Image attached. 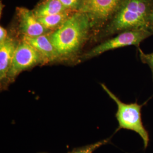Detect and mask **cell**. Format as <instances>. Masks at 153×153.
<instances>
[{
	"label": "cell",
	"instance_id": "cell-1",
	"mask_svg": "<svg viewBox=\"0 0 153 153\" xmlns=\"http://www.w3.org/2000/svg\"><path fill=\"white\" fill-rule=\"evenodd\" d=\"M48 35L61 60L69 59L77 55L88 38L93 36V27L86 14L75 11L61 27Z\"/></svg>",
	"mask_w": 153,
	"mask_h": 153
},
{
	"label": "cell",
	"instance_id": "cell-2",
	"mask_svg": "<svg viewBox=\"0 0 153 153\" xmlns=\"http://www.w3.org/2000/svg\"><path fill=\"white\" fill-rule=\"evenodd\" d=\"M153 0H124L115 16L95 39L103 41L127 30H150Z\"/></svg>",
	"mask_w": 153,
	"mask_h": 153
},
{
	"label": "cell",
	"instance_id": "cell-3",
	"mask_svg": "<svg viewBox=\"0 0 153 153\" xmlns=\"http://www.w3.org/2000/svg\"><path fill=\"white\" fill-rule=\"evenodd\" d=\"M104 91L108 94L117 105V109L115 117L118 121L119 126L115 133L120 129H127L134 131L142 138L144 149L148 148L149 143V134L143 124L141 116V109L146 104H139L137 102L131 103H125L115 95L104 83L100 84Z\"/></svg>",
	"mask_w": 153,
	"mask_h": 153
},
{
	"label": "cell",
	"instance_id": "cell-4",
	"mask_svg": "<svg viewBox=\"0 0 153 153\" xmlns=\"http://www.w3.org/2000/svg\"><path fill=\"white\" fill-rule=\"evenodd\" d=\"M124 0H82L79 11L89 18L94 39L105 27L120 9Z\"/></svg>",
	"mask_w": 153,
	"mask_h": 153
},
{
	"label": "cell",
	"instance_id": "cell-5",
	"mask_svg": "<svg viewBox=\"0 0 153 153\" xmlns=\"http://www.w3.org/2000/svg\"><path fill=\"white\" fill-rule=\"evenodd\" d=\"M153 33L145 30H127L102 41L82 56L83 60H88L97 57L105 52L114 49L133 45L140 48L143 40L149 38Z\"/></svg>",
	"mask_w": 153,
	"mask_h": 153
},
{
	"label": "cell",
	"instance_id": "cell-6",
	"mask_svg": "<svg viewBox=\"0 0 153 153\" xmlns=\"http://www.w3.org/2000/svg\"><path fill=\"white\" fill-rule=\"evenodd\" d=\"M39 65H44L42 56L31 44L20 39L10 68L7 73L6 86L14 82L22 71L28 70Z\"/></svg>",
	"mask_w": 153,
	"mask_h": 153
},
{
	"label": "cell",
	"instance_id": "cell-7",
	"mask_svg": "<svg viewBox=\"0 0 153 153\" xmlns=\"http://www.w3.org/2000/svg\"><path fill=\"white\" fill-rule=\"evenodd\" d=\"M18 30L22 36L36 37L51 33L39 21L33 10L24 7H16Z\"/></svg>",
	"mask_w": 153,
	"mask_h": 153
},
{
	"label": "cell",
	"instance_id": "cell-8",
	"mask_svg": "<svg viewBox=\"0 0 153 153\" xmlns=\"http://www.w3.org/2000/svg\"><path fill=\"white\" fill-rule=\"evenodd\" d=\"M20 39L9 34L5 42L0 44V82L1 89L7 88L6 79L7 73L11 66L14 53Z\"/></svg>",
	"mask_w": 153,
	"mask_h": 153
},
{
	"label": "cell",
	"instance_id": "cell-9",
	"mask_svg": "<svg viewBox=\"0 0 153 153\" xmlns=\"http://www.w3.org/2000/svg\"><path fill=\"white\" fill-rule=\"evenodd\" d=\"M21 38L26 41L38 51L43 59L44 65L61 60L60 56L51 41L48 34L36 37L22 36Z\"/></svg>",
	"mask_w": 153,
	"mask_h": 153
},
{
	"label": "cell",
	"instance_id": "cell-10",
	"mask_svg": "<svg viewBox=\"0 0 153 153\" xmlns=\"http://www.w3.org/2000/svg\"><path fill=\"white\" fill-rule=\"evenodd\" d=\"M67 10L59 0H41L33 9L38 18Z\"/></svg>",
	"mask_w": 153,
	"mask_h": 153
},
{
	"label": "cell",
	"instance_id": "cell-11",
	"mask_svg": "<svg viewBox=\"0 0 153 153\" xmlns=\"http://www.w3.org/2000/svg\"><path fill=\"white\" fill-rule=\"evenodd\" d=\"M73 13L74 11L65 10L49 16L39 18L38 19L45 28L52 33L61 27Z\"/></svg>",
	"mask_w": 153,
	"mask_h": 153
},
{
	"label": "cell",
	"instance_id": "cell-12",
	"mask_svg": "<svg viewBox=\"0 0 153 153\" xmlns=\"http://www.w3.org/2000/svg\"><path fill=\"white\" fill-rule=\"evenodd\" d=\"M109 141V138L105 139L92 144L85 145L79 148H75L68 153H93L95 150L101 147L102 146L108 143Z\"/></svg>",
	"mask_w": 153,
	"mask_h": 153
},
{
	"label": "cell",
	"instance_id": "cell-13",
	"mask_svg": "<svg viewBox=\"0 0 153 153\" xmlns=\"http://www.w3.org/2000/svg\"><path fill=\"white\" fill-rule=\"evenodd\" d=\"M66 10L71 11H79L82 0H59Z\"/></svg>",
	"mask_w": 153,
	"mask_h": 153
},
{
	"label": "cell",
	"instance_id": "cell-14",
	"mask_svg": "<svg viewBox=\"0 0 153 153\" xmlns=\"http://www.w3.org/2000/svg\"><path fill=\"white\" fill-rule=\"evenodd\" d=\"M138 49L139 53V57L142 63L149 66L152 73L153 80V52L151 53H145L142 49L139 48Z\"/></svg>",
	"mask_w": 153,
	"mask_h": 153
},
{
	"label": "cell",
	"instance_id": "cell-15",
	"mask_svg": "<svg viewBox=\"0 0 153 153\" xmlns=\"http://www.w3.org/2000/svg\"><path fill=\"white\" fill-rule=\"evenodd\" d=\"M9 34L8 33L7 30L2 27V26H0V44L4 43L7 39L8 38Z\"/></svg>",
	"mask_w": 153,
	"mask_h": 153
},
{
	"label": "cell",
	"instance_id": "cell-16",
	"mask_svg": "<svg viewBox=\"0 0 153 153\" xmlns=\"http://www.w3.org/2000/svg\"><path fill=\"white\" fill-rule=\"evenodd\" d=\"M150 30L153 34V11L150 18Z\"/></svg>",
	"mask_w": 153,
	"mask_h": 153
},
{
	"label": "cell",
	"instance_id": "cell-17",
	"mask_svg": "<svg viewBox=\"0 0 153 153\" xmlns=\"http://www.w3.org/2000/svg\"></svg>",
	"mask_w": 153,
	"mask_h": 153
}]
</instances>
